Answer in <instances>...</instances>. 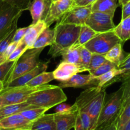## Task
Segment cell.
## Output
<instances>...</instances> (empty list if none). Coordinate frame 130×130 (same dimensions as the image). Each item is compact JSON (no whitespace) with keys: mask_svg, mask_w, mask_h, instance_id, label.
Instances as JSON below:
<instances>
[{"mask_svg":"<svg viewBox=\"0 0 130 130\" xmlns=\"http://www.w3.org/2000/svg\"><path fill=\"white\" fill-rule=\"evenodd\" d=\"M28 29V27H25L19 28V29H17L16 31H15V35L13 36V42H19L20 40L23 39L24 35L26 33L27 30Z\"/></svg>","mask_w":130,"mask_h":130,"instance_id":"41","label":"cell"},{"mask_svg":"<svg viewBox=\"0 0 130 130\" xmlns=\"http://www.w3.org/2000/svg\"><path fill=\"white\" fill-rule=\"evenodd\" d=\"M17 29V23H16L12 29L9 31V32L0 40V53H2L3 52H5L9 44L12 43Z\"/></svg>","mask_w":130,"mask_h":130,"instance_id":"32","label":"cell"},{"mask_svg":"<svg viewBox=\"0 0 130 130\" xmlns=\"http://www.w3.org/2000/svg\"><path fill=\"white\" fill-rule=\"evenodd\" d=\"M118 6L117 0H96L91 5V11H100L114 17Z\"/></svg>","mask_w":130,"mask_h":130,"instance_id":"20","label":"cell"},{"mask_svg":"<svg viewBox=\"0 0 130 130\" xmlns=\"http://www.w3.org/2000/svg\"><path fill=\"white\" fill-rule=\"evenodd\" d=\"M33 107H36L30 105L26 102L20 103V104L4 105L0 109V119L5 118V117L9 116L19 114L23 110Z\"/></svg>","mask_w":130,"mask_h":130,"instance_id":"23","label":"cell"},{"mask_svg":"<svg viewBox=\"0 0 130 130\" xmlns=\"http://www.w3.org/2000/svg\"><path fill=\"white\" fill-rule=\"evenodd\" d=\"M3 106V105L2 99H1V96H0V109H1V108Z\"/></svg>","mask_w":130,"mask_h":130,"instance_id":"51","label":"cell"},{"mask_svg":"<svg viewBox=\"0 0 130 130\" xmlns=\"http://www.w3.org/2000/svg\"><path fill=\"white\" fill-rule=\"evenodd\" d=\"M67 99L62 88L54 85L52 88L34 93L28 98L26 102L36 107L50 109L60 103L65 102Z\"/></svg>","mask_w":130,"mask_h":130,"instance_id":"4","label":"cell"},{"mask_svg":"<svg viewBox=\"0 0 130 130\" xmlns=\"http://www.w3.org/2000/svg\"><path fill=\"white\" fill-rule=\"evenodd\" d=\"M96 0H79L74 2V5L76 6H88V5H92Z\"/></svg>","mask_w":130,"mask_h":130,"instance_id":"46","label":"cell"},{"mask_svg":"<svg viewBox=\"0 0 130 130\" xmlns=\"http://www.w3.org/2000/svg\"><path fill=\"white\" fill-rule=\"evenodd\" d=\"M5 89V86H4V83L3 81H0V93Z\"/></svg>","mask_w":130,"mask_h":130,"instance_id":"50","label":"cell"},{"mask_svg":"<svg viewBox=\"0 0 130 130\" xmlns=\"http://www.w3.org/2000/svg\"><path fill=\"white\" fill-rule=\"evenodd\" d=\"M53 80H54L53 71L52 72L44 71L36 76L31 81H29L26 85L29 86H41V85H46Z\"/></svg>","mask_w":130,"mask_h":130,"instance_id":"27","label":"cell"},{"mask_svg":"<svg viewBox=\"0 0 130 130\" xmlns=\"http://www.w3.org/2000/svg\"><path fill=\"white\" fill-rule=\"evenodd\" d=\"M124 71L123 70L117 68L111 70L101 76L96 77L98 81L96 86L101 88L106 89L107 87L116 83V78L118 76L122 75Z\"/></svg>","mask_w":130,"mask_h":130,"instance_id":"22","label":"cell"},{"mask_svg":"<svg viewBox=\"0 0 130 130\" xmlns=\"http://www.w3.org/2000/svg\"><path fill=\"white\" fill-rule=\"evenodd\" d=\"M86 71H87L86 69L79 65L62 61L53 71V74L54 79L60 82H64L68 81L76 74Z\"/></svg>","mask_w":130,"mask_h":130,"instance_id":"12","label":"cell"},{"mask_svg":"<svg viewBox=\"0 0 130 130\" xmlns=\"http://www.w3.org/2000/svg\"><path fill=\"white\" fill-rule=\"evenodd\" d=\"M53 86L54 85L48 84L38 86H29L25 85L17 87L5 88L0 93L3 105L25 102L28 98L34 93L50 88Z\"/></svg>","mask_w":130,"mask_h":130,"instance_id":"5","label":"cell"},{"mask_svg":"<svg viewBox=\"0 0 130 130\" xmlns=\"http://www.w3.org/2000/svg\"><path fill=\"white\" fill-rule=\"evenodd\" d=\"M122 107L130 102V74L122 80Z\"/></svg>","mask_w":130,"mask_h":130,"instance_id":"31","label":"cell"},{"mask_svg":"<svg viewBox=\"0 0 130 130\" xmlns=\"http://www.w3.org/2000/svg\"><path fill=\"white\" fill-rule=\"evenodd\" d=\"M118 1H119V5H121L122 6L129 0H118Z\"/></svg>","mask_w":130,"mask_h":130,"instance_id":"49","label":"cell"},{"mask_svg":"<svg viewBox=\"0 0 130 130\" xmlns=\"http://www.w3.org/2000/svg\"><path fill=\"white\" fill-rule=\"evenodd\" d=\"M18 43H19V42H18ZM18 43L17 42H12V43H10V44H9V46L6 48V49L5 50V52H3L2 53L3 54L4 57L6 58V60L8 59L9 56L11 54V53L15 50V48H16L17 46Z\"/></svg>","mask_w":130,"mask_h":130,"instance_id":"44","label":"cell"},{"mask_svg":"<svg viewBox=\"0 0 130 130\" xmlns=\"http://www.w3.org/2000/svg\"><path fill=\"white\" fill-rule=\"evenodd\" d=\"M105 60H106V59L103 55L98 54V53H92L91 60L89 63L88 67V72H90L96 70L102 64H103Z\"/></svg>","mask_w":130,"mask_h":130,"instance_id":"36","label":"cell"},{"mask_svg":"<svg viewBox=\"0 0 130 130\" xmlns=\"http://www.w3.org/2000/svg\"><path fill=\"white\" fill-rule=\"evenodd\" d=\"M3 2L2 0H0V8L1 7V6L3 5Z\"/></svg>","mask_w":130,"mask_h":130,"instance_id":"52","label":"cell"},{"mask_svg":"<svg viewBox=\"0 0 130 130\" xmlns=\"http://www.w3.org/2000/svg\"><path fill=\"white\" fill-rule=\"evenodd\" d=\"M50 63V61L47 62H40L39 64L32 69V70L29 71V72H26L24 74L22 75L20 77H17L13 81L10 82V83L8 84L5 88H13L17 87V86H24V85H27L30 81H31L33 78L39 75L41 72H44L46 71L48 68V63Z\"/></svg>","mask_w":130,"mask_h":130,"instance_id":"16","label":"cell"},{"mask_svg":"<svg viewBox=\"0 0 130 130\" xmlns=\"http://www.w3.org/2000/svg\"><path fill=\"white\" fill-rule=\"evenodd\" d=\"M48 110L49 109L47 108L33 107L23 110L20 114L22 115L24 118H26L27 120L33 122L36 119L41 116L43 114H45Z\"/></svg>","mask_w":130,"mask_h":130,"instance_id":"29","label":"cell"},{"mask_svg":"<svg viewBox=\"0 0 130 130\" xmlns=\"http://www.w3.org/2000/svg\"><path fill=\"white\" fill-rule=\"evenodd\" d=\"M74 5L72 0H57L52 1L44 21L47 27H50L55 22H58L64 14Z\"/></svg>","mask_w":130,"mask_h":130,"instance_id":"11","label":"cell"},{"mask_svg":"<svg viewBox=\"0 0 130 130\" xmlns=\"http://www.w3.org/2000/svg\"><path fill=\"white\" fill-rule=\"evenodd\" d=\"M6 60H6V58L4 57L3 54V53H0V65L3 63L4 62H6Z\"/></svg>","mask_w":130,"mask_h":130,"instance_id":"48","label":"cell"},{"mask_svg":"<svg viewBox=\"0 0 130 130\" xmlns=\"http://www.w3.org/2000/svg\"><path fill=\"white\" fill-rule=\"evenodd\" d=\"M44 48H29L15 62L7 79L4 83L5 86L22 75L34 69L39 63V56Z\"/></svg>","mask_w":130,"mask_h":130,"instance_id":"3","label":"cell"},{"mask_svg":"<svg viewBox=\"0 0 130 130\" xmlns=\"http://www.w3.org/2000/svg\"><path fill=\"white\" fill-rule=\"evenodd\" d=\"M3 2L17 8L22 11L29 10L31 0H2Z\"/></svg>","mask_w":130,"mask_h":130,"instance_id":"39","label":"cell"},{"mask_svg":"<svg viewBox=\"0 0 130 130\" xmlns=\"http://www.w3.org/2000/svg\"><path fill=\"white\" fill-rule=\"evenodd\" d=\"M72 105L69 104H65L64 102L60 103L56 106H55V113H62L67 112L71 109Z\"/></svg>","mask_w":130,"mask_h":130,"instance_id":"43","label":"cell"},{"mask_svg":"<svg viewBox=\"0 0 130 130\" xmlns=\"http://www.w3.org/2000/svg\"><path fill=\"white\" fill-rule=\"evenodd\" d=\"M130 119V102L121 108L118 118L117 130H120L122 127Z\"/></svg>","mask_w":130,"mask_h":130,"instance_id":"30","label":"cell"},{"mask_svg":"<svg viewBox=\"0 0 130 130\" xmlns=\"http://www.w3.org/2000/svg\"><path fill=\"white\" fill-rule=\"evenodd\" d=\"M91 13V5L76 6L74 5L64 14L58 22L61 24H71L77 25H85Z\"/></svg>","mask_w":130,"mask_h":130,"instance_id":"10","label":"cell"},{"mask_svg":"<svg viewBox=\"0 0 130 130\" xmlns=\"http://www.w3.org/2000/svg\"><path fill=\"white\" fill-rule=\"evenodd\" d=\"M27 49V46L22 39L18 43V44L15 48V50L9 56L7 60L16 61Z\"/></svg>","mask_w":130,"mask_h":130,"instance_id":"38","label":"cell"},{"mask_svg":"<svg viewBox=\"0 0 130 130\" xmlns=\"http://www.w3.org/2000/svg\"><path fill=\"white\" fill-rule=\"evenodd\" d=\"M32 122L22 115L13 114L0 119V130H25L31 128Z\"/></svg>","mask_w":130,"mask_h":130,"instance_id":"13","label":"cell"},{"mask_svg":"<svg viewBox=\"0 0 130 130\" xmlns=\"http://www.w3.org/2000/svg\"><path fill=\"white\" fill-rule=\"evenodd\" d=\"M16 61L6 60L0 65V81L5 83Z\"/></svg>","mask_w":130,"mask_h":130,"instance_id":"37","label":"cell"},{"mask_svg":"<svg viewBox=\"0 0 130 130\" xmlns=\"http://www.w3.org/2000/svg\"><path fill=\"white\" fill-rule=\"evenodd\" d=\"M79 114L81 118V121H82L83 126L85 130H90L91 128V119L88 114L86 112L83 111V110H79Z\"/></svg>","mask_w":130,"mask_h":130,"instance_id":"40","label":"cell"},{"mask_svg":"<svg viewBox=\"0 0 130 130\" xmlns=\"http://www.w3.org/2000/svg\"><path fill=\"white\" fill-rule=\"evenodd\" d=\"M32 130H57L54 114H44L32 123Z\"/></svg>","mask_w":130,"mask_h":130,"instance_id":"19","label":"cell"},{"mask_svg":"<svg viewBox=\"0 0 130 130\" xmlns=\"http://www.w3.org/2000/svg\"><path fill=\"white\" fill-rule=\"evenodd\" d=\"M123 44L124 43L121 42L118 43L112 47L109 52L104 55L105 59L114 63L117 66H119L123 58L126 57L124 55L123 50Z\"/></svg>","mask_w":130,"mask_h":130,"instance_id":"25","label":"cell"},{"mask_svg":"<svg viewBox=\"0 0 130 130\" xmlns=\"http://www.w3.org/2000/svg\"><path fill=\"white\" fill-rule=\"evenodd\" d=\"M81 25L57 22L54 27V39L48 53L52 57H59L63 50L74 44L79 35Z\"/></svg>","mask_w":130,"mask_h":130,"instance_id":"2","label":"cell"},{"mask_svg":"<svg viewBox=\"0 0 130 130\" xmlns=\"http://www.w3.org/2000/svg\"><path fill=\"white\" fill-rule=\"evenodd\" d=\"M118 68L123 70L124 71V73L116 77V82L122 81L123 79L130 74V53H128L126 57L123 58L119 66H118Z\"/></svg>","mask_w":130,"mask_h":130,"instance_id":"33","label":"cell"},{"mask_svg":"<svg viewBox=\"0 0 130 130\" xmlns=\"http://www.w3.org/2000/svg\"><path fill=\"white\" fill-rule=\"evenodd\" d=\"M72 1H74V0H72Z\"/></svg>","mask_w":130,"mask_h":130,"instance_id":"56","label":"cell"},{"mask_svg":"<svg viewBox=\"0 0 130 130\" xmlns=\"http://www.w3.org/2000/svg\"><path fill=\"white\" fill-rule=\"evenodd\" d=\"M79 1V0H74V2H76V1Z\"/></svg>","mask_w":130,"mask_h":130,"instance_id":"54","label":"cell"},{"mask_svg":"<svg viewBox=\"0 0 130 130\" xmlns=\"http://www.w3.org/2000/svg\"><path fill=\"white\" fill-rule=\"evenodd\" d=\"M117 125H118V119L108 124L99 126L94 130H117Z\"/></svg>","mask_w":130,"mask_h":130,"instance_id":"42","label":"cell"},{"mask_svg":"<svg viewBox=\"0 0 130 130\" xmlns=\"http://www.w3.org/2000/svg\"><path fill=\"white\" fill-rule=\"evenodd\" d=\"M122 89L120 87L119 90L110 95L106 102L105 101L99 114L96 128L118 119L122 108Z\"/></svg>","mask_w":130,"mask_h":130,"instance_id":"6","label":"cell"},{"mask_svg":"<svg viewBox=\"0 0 130 130\" xmlns=\"http://www.w3.org/2000/svg\"><path fill=\"white\" fill-rule=\"evenodd\" d=\"M46 27L44 20H39L36 24H31V25L28 26L26 33L23 38V40L26 44L28 49L32 48L38 37Z\"/></svg>","mask_w":130,"mask_h":130,"instance_id":"18","label":"cell"},{"mask_svg":"<svg viewBox=\"0 0 130 130\" xmlns=\"http://www.w3.org/2000/svg\"><path fill=\"white\" fill-rule=\"evenodd\" d=\"M106 91L97 86H93L81 92L77 98L75 104L79 110L85 111L91 119L90 130L96 128L99 114L105 101Z\"/></svg>","mask_w":130,"mask_h":130,"instance_id":"1","label":"cell"},{"mask_svg":"<svg viewBox=\"0 0 130 130\" xmlns=\"http://www.w3.org/2000/svg\"><path fill=\"white\" fill-rule=\"evenodd\" d=\"M122 42L113 30L96 33L93 38L85 44V46L92 53L104 55L114 46ZM123 43V42H122Z\"/></svg>","mask_w":130,"mask_h":130,"instance_id":"7","label":"cell"},{"mask_svg":"<svg viewBox=\"0 0 130 130\" xmlns=\"http://www.w3.org/2000/svg\"><path fill=\"white\" fill-rule=\"evenodd\" d=\"M25 130H32L31 129H25Z\"/></svg>","mask_w":130,"mask_h":130,"instance_id":"55","label":"cell"},{"mask_svg":"<svg viewBox=\"0 0 130 130\" xmlns=\"http://www.w3.org/2000/svg\"><path fill=\"white\" fill-rule=\"evenodd\" d=\"M52 1H57V0H51Z\"/></svg>","mask_w":130,"mask_h":130,"instance_id":"53","label":"cell"},{"mask_svg":"<svg viewBox=\"0 0 130 130\" xmlns=\"http://www.w3.org/2000/svg\"><path fill=\"white\" fill-rule=\"evenodd\" d=\"M114 17L100 11H91L85 25L90 27L96 32H105L113 30L116 27L113 22Z\"/></svg>","mask_w":130,"mask_h":130,"instance_id":"9","label":"cell"},{"mask_svg":"<svg viewBox=\"0 0 130 130\" xmlns=\"http://www.w3.org/2000/svg\"><path fill=\"white\" fill-rule=\"evenodd\" d=\"M97 32L91 29L90 27L86 25H81L79 35L75 43L80 46L85 45L87 42H88L91 38H93L94 36Z\"/></svg>","mask_w":130,"mask_h":130,"instance_id":"28","label":"cell"},{"mask_svg":"<svg viewBox=\"0 0 130 130\" xmlns=\"http://www.w3.org/2000/svg\"><path fill=\"white\" fill-rule=\"evenodd\" d=\"M92 53L88 50L84 45L81 46L79 48L80 66L86 69L88 71V67L91 60Z\"/></svg>","mask_w":130,"mask_h":130,"instance_id":"35","label":"cell"},{"mask_svg":"<svg viewBox=\"0 0 130 130\" xmlns=\"http://www.w3.org/2000/svg\"><path fill=\"white\" fill-rule=\"evenodd\" d=\"M78 109L76 104L72 105L69 110L62 113H54V119L57 130H70L74 128Z\"/></svg>","mask_w":130,"mask_h":130,"instance_id":"14","label":"cell"},{"mask_svg":"<svg viewBox=\"0 0 130 130\" xmlns=\"http://www.w3.org/2000/svg\"><path fill=\"white\" fill-rule=\"evenodd\" d=\"M22 12L17 8L3 3L0 8V40L18 23Z\"/></svg>","mask_w":130,"mask_h":130,"instance_id":"8","label":"cell"},{"mask_svg":"<svg viewBox=\"0 0 130 130\" xmlns=\"http://www.w3.org/2000/svg\"><path fill=\"white\" fill-rule=\"evenodd\" d=\"M74 130H85L84 129L83 126L82 124V121H81V118H80V116L79 114V111H78V114H77V118H76V123H75L74 127Z\"/></svg>","mask_w":130,"mask_h":130,"instance_id":"47","label":"cell"},{"mask_svg":"<svg viewBox=\"0 0 130 130\" xmlns=\"http://www.w3.org/2000/svg\"><path fill=\"white\" fill-rule=\"evenodd\" d=\"M130 16V0L122 6L121 20Z\"/></svg>","mask_w":130,"mask_h":130,"instance_id":"45","label":"cell"},{"mask_svg":"<svg viewBox=\"0 0 130 130\" xmlns=\"http://www.w3.org/2000/svg\"><path fill=\"white\" fill-rule=\"evenodd\" d=\"M54 39V30L50 27H46L41 32L31 48H45L47 46H51Z\"/></svg>","mask_w":130,"mask_h":130,"instance_id":"24","label":"cell"},{"mask_svg":"<svg viewBox=\"0 0 130 130\" xmlns=\"http://www.w3.org/2000/svg\"><path fill=\"white\" fill-rule=\"evenodd\" d=\"M113 31L123 43L130 39V16L121 20Z\"/></svg>","mask_w":130,"mask_h":130,"instance_id":"26","label":"cell"},{"mask_svg":"<svg viewBox=\"0 0 130 130\" xmlns=\"http://www.w3.org/2000/svg\"><path fill=\"white\" fill-rule=\"evenodd\" d=\"M117 68H118V67L116 65L106 60L105 62L103 64H102L99 68H97L95 71L90 72L89 73L91 74V75H93L95 77H98V76H101V75L104 74L106 73V72H109L111 70Z\"/></svg>","mask_w":130,"mask_h":130,"instance_id":"34","label":"cell"},{"mask_svg":"<svg viewBox=\"0 0 130 130\" xmlns=\"http://www.w3.org/2000/svg\"><path fill=\"white\" fill-rule=\"evenodd\" d=\"M51 3V0H33L31 1L28 10L32 17V24H36L39 20H44Z\"/></svg>","mask_w":130,"mask_h":130,"instance_id":"17","label":"cell"},{"mask_svg":"<svg viewBox=\"0 0 130 130\" xmlns=\"http://www.w3.org/2000/svg\"><path fill=\"white\" fill-rule=\"evenodd\" d=\"M98 83L96 77L89 74H76L67 81L61 82L58 85L62 88H83L88 86H96Z\"/></svg>","mask_w":130,"mask_h":130,"instance_id":"15","label":"cell"},{"mask_svg":"<svg viewBox=\"0 0 130 130\" xmlns=\"http://www.w3.org/2000/svg\"><path fill=\"white\" fill-rule=\"evenodd\" d=\"M80 46H81L79 44L74 43L71 46L63 50L60 53V56L62 57V61L80 66Z\"/></svg>","mask_w":130,"mask_h":130,"instance_id":"21","label":"cell"}]
</instances>
